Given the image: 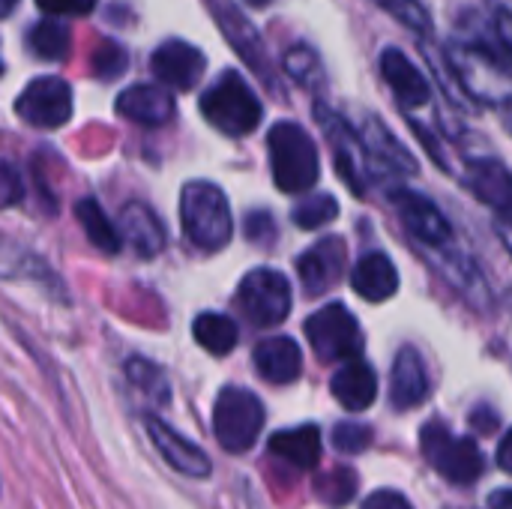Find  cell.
<instances>
[{
	"label": "cell",
	"instance_id": "13",
	"mask_svg": "<svg viewBox=\"0 0 512 509\" xmlns=\"http://www.w3.org/2000/svg\"><path fill=\"white\" fill-rule=\"evenodd\" d=\"M315 117L327 135V141L333 144V162H336V171L342 174V180L351 186V192L363 195L366 192V183H363V171H360V153H363V141H360V132H354L348 126V120L336 111H330L324 102H315Z\"/></svg>",
	"mask_w": 512,
	"mask_h": 509
},
{
	"label": "cell",
	"instance_id": "16",
	"mask_svg": "<svg viewBox=\"0 0 512 509\" xmlns=\"http://www.w3.org/2000/svg\"><path fill=\"white\" fill-rule=\"evenodd\" d=\"M114 108L126 120L156 129V126H165V123L174 120L177 102H174L171 90L162 87V84H132L117 96Z\"/></svg>",
	"mask_w": 512,
	"mask_h": 509
},
{
	"label": "cell",
	"instance_id": "12",
	"mask_svg": "<svg viewBox=\"0 0 512 509\" xmlns=\"http://www.w3.org/2000/svg\"><path fill=\"white\" fill-rule=\"evenodd\" d=\"M390 201H393L402 225L408 228V234L414 240H420L423 246H435L438 249V246H447L453 240V228H450L447 216L426 195L411 192V189H393Z\"/></svg>",
	"mask_w": 512,
	"mask_h": 509
},
{
	"label": "cell",
	"instance_id": "23",
	"mask_svg": "<svg viewBox=\"0 0 512 509\" xmlns=\"http://www.w3.org/2000/svg\"><path fill=\"white\" fill-rule=\"evenodd\" d=\"M360 141L372 165H384V171H393V174H417V159L378 117L366 120Z\"/></svg>",
	"mask_w": 512,
	"mask_h": 509
},
{
	"label": "cell",
	"instance_id": "10",
	"mask_svg": "<svg viewBox=\"0 0 512 509\" xmlns=\"http://www.w3.org/2000/svg\"><path fill=\"white\" fill-rule=\"evenodd\" d=\"M15 114L36 129H60L72 117V87L57 75L33 78L18 93Z\"/></svg>",
	"mask_w": 512,
	"mask_h": 509
},
{
	"label": "cell",
	"instance_id": "41",
	"mask_svg": "<svg viewBox=\"0 0 512 509\" xmlns=\"http://www.w3.org/2000/svg\"><path fill=\"white\" fill-rule=\"evenodd\" d=\"M489 509H512V489L492 492V498H489Z\"/></svg>",
	"mask_w": 512,
	"mask_h": 509
},
{
	"label": "cell",
	"instance_id": "26",
	"mask_svg": "<svg viewBox=\"0 0 512 509\" xmlns=\"http://www.w3.org/2000/svg\"><path fill=\"white\" fill-rule=\"evenodd\" d=\"M27 51L39 60H66L69 54V27L51 15L33 21L24 33Z\"/></svg>",
	"mask_w": 512,
	"mask_h": 509
},
{
	"label": "cell",
	"instance_id": "37",
	"mask_svg": "<svg viewBox=\"0 0 512 509\" xmlns=\"http://www.w3.org/2000/svg\"><path fill=\"white\" fill-rule=\"evenodd\" d=\"M489 6H492V21L501 33V39L512 51V0H489Z\"/></svg>",
	"mask_w": 512,
	"mask_h": 509
},
{
	"label": "cell",
	"instance_id": "43",
	"mask_svg": "<svg viewBox=\"0 0 512 509\" xmlns=\"http://www.w3.org/2000/svg\"><path fill=\"white\" fill-rule=\"evenodd\" d=\"M15 3H18V0H3V9H0V12H3V18H9V15H12Z\"/></svg>",
	"mask_w": 512,
	"mask_h": 509
},
{
	"label": "cell",
	"instance_id": "9",
	"mask_svg": "<svg viewBox=\"0 0 512 509\" xmlns=\"http://www.w3.org/2000/svg\"><path fill=\"white\" fill-rule=\"evenodd\" d=\"M210 9H213V18L222 30V36L228 39V45L243 57V63L261 78L267 81V87L273 93H279V78H276V69L270 63V54H267V45L258 33V27L231 3V0H210Z\"/></svg>",
	"mask_w": 512,
	"mask_h": 509
},
{
	"label": "cell",
	"instance_id": "38",
	"mask_svg": "<svg viewBox=\"0 0 512 509\" xmlns=\"http://www.w3.org/2000/svg\"><path fill=\"white\" fill-rule=\"evenodd\" d=\"M363 509H414L411 501L393 489H381V492H372L366 501H363Z\"/></svg>",
	"mask_w": 512,
	"mask_h": 509
},
{
	"label": "cell",
	"instance_id": "11",
	"mask_svg": "<svg viewBox=\"0 0 512 509\" xmlns=\"http://www.w3.org/2000/svg\"><path fill=\"white\" fill-rule=\"evenodd\" d=\"M150 69L159 78L162 87L168 90H180L189 93L192 87H198V81L207 72V57L198 45L183 42V39H165L162 45H156V51L150 54Z\"/></svg>",
	"mask_w": 512,
	"mask_h": 509
},
{
	"label": "cell",
	"instance_id": "25",
	"mask_svg": "<svg viewBox=\"0 0 512 509\" xmlns=\"http://www.w3.org/2000/svg\"><path fill=\"white\" fill-rule=\"evenodd\" d=\"M270 453L291 462L300 471H312L321 459V429L318 426H297L276 432L270 438Z\"/></svg>",
	"mask_w": 512,
	"mask_h": 509
},
{
	"label": "cell",
	"instance_id": "6",
	"mask_svg": "<svg viewBox=\"0 0 512 509\" xmlns=\"http://www.w3.org/2000/svg\"><path fill=\"white\" fill-rule=\"evenodd\" d=\"M444 60L450 63L453 69V78H456V87L465 90L468 96H474L477 102H486V105H498L510 96V69H504L501 63H495L492 57L468 48L465 42L453 39L447 48H444Z\"/></svg>",
	"mask_w": 512,
	"mask_h": 509
},
{
	"label": "cell",
	"instance_id": "14",
	"mask_svg": "<svg viewBox=\"0 0 512 509\" xmlns=\"http://www.w3.org/2000/svg\"><path fill=\"white\" fill-rule=\"evenodd\" d=\"M465 186L492 207L504 225H512V171L501 159H468L465 162Z\"/></svg>",
	"mask_w": 512,
	"mask_h": 509
},
{
	"label": "cell",
	"instance_id": "29",
	"mask_svg": "<svg viewBox=\"0 0 512 509\" xmlns=\"http://www.w3.org/2000/svg\"><path fill=\"white\" fill-rule=\"evenodd\" d=\"M282 69L288 72V78H294L300 87L306 90H318L324 87L327 75H324V63H321V54L306 45V42H297L291 45L285 54H282Z\"/></svg>",
	"mask_w": 512,
	"mask_h": 509
},
{
	"label": "cell",
	"instance_id": "27",
	"mask_svg": "<svg viewBox=\"0 0 512 509\" xmlns=\"http://www.w3.org/2000/svg\"><path fill=\"white\" fill-rule=\"evenodd\" d=\"M75 216H78V222H81L87 240H90L99 252H105V255H117V252H120V246H123L120 228L111 225V219L105 216V210H102L99 201L81 198V201L75 204Z\"/></svg>",
	"mask_w": 512,
	"mask_h": 509
},
{
	"label": "cell",
	"instance_id": "2",
	"mask_svg": "<svg viewBox=\"0 0 512 509\" xmlns=\"http://www.w3.org/2000/svg\"><path fill=\"white\" fill-rule=\"evenodd\" d=\"M180 225L192 246L204 252L225 249L234 237V216L225 192L210 180H192L180 195Z\"/></svg>",
	"mask_w": 512,
	"mask_h": 509
},
{
	"label": "cell",
	"instance_id": "21",
	"mask_svg": "<svg viewBox=\"0 0 512 509\" xmlns=\"http://www.w3.org/2000/svg\"><path fill=\"white\" fill-rule=\"evenodd\" d=\"M120 237L138 258H156L165 249V228L144 201H129L120 210Z\"/></svg>",
	"mask_w": 512,
	"mask_h": 509
},
{
	"label": "cell",
	"instance_id": "40",
	"mask_svg": "<svg viewBox=\"0 0 512 509\" xmlns=\"http://www.w3.org/2000/svg\"><path fill=\"white\" fill-rule=\"evenodd\" d=\"M498 465H501V471H507L512 477V429L504 435V441L498 444Z\"/></svg>",
	"mask_w": 512,
	"mask_h": 509
},
{
	"label": "cell",
	"instance_id": "24",
	"mask_svg": "<svg viewBox=\"0 0 512 509\" xmlns=\"http://www.w3.org/2000/svg\"><path fill=\"white\" fill-rule=\"evenodd\" d=\"M330 390L345 411H366L378 399V375L369 363L351 360L333 375Z\"/></svg>",
	"mask_w": 512,
	"mask_h": 509
},
{
	"label": "cell",
	"instance_id": "15",
	"mask_svg": "<svg viewBox=\"0 0 512 509\" xmlns=\"http://www.w3.org/2000/svg\"><path fill=\"white\" fill-rule=\"evenodd\" d=\"M147 432H150V441H153V447L159 450V456H162L177 474L192 477V480H204V477L213 474L210 456H207L198 444L186 441L177 429H171L168 423H162L159 417H147Z\"/></svg>",
	"mask_w": 512,
	"mask_h": 509
},
{
	"label": "cell",
	"instance_id": "8",
	"mask_svg": "<svg viewBox=\"0 0 512 509\" xmlns=\"http://www.w3.org/2000/svg\"><path fill=\"white\" fill-rule=\"evenodd\" d=\"M237 303H240L243 315L249 318V324L276 327V324H282L288 318L294 300H291V285L279 270L258 267V270H249L240 279Z\"/></svg>",
	"mask_w": 512,
	"mask_h": 509
},
{
	"label": "cell",
	"instance_id": "34",
	"mask_svg": "<svg viewBox=\"0 0 512 509\" xmlns=\"http://www.w3.org/2000/svg\"><path fill=\"white\" fill-rule=\"evenodd\" d=\"M315 492L327 504H336V507L348 504L354 498V492H357V477L348 468H336V471H330V474L315 480Z\"/></svg>",
	"mask_w": 512,
	"mask_h": 509
},
{
	"label": "cell",
	"instance_id": "44",
	"mask_svg": "<svg viewBox=\"0 0 512 509\" xmlns=\"http://www.w3.org/2000/svg\"><path fill=\"white\" fill-rule=\"evenodd\" d=\"M246 3H249L252 9H264V6H270L273 0H246Z\"/></svg>",
	"mask_w": 512,
	"mask_h": 509
},
{
	"label": "cell",
	"instance_id": "28",
	"mask_svg": "<svg viewBox=\"0 0 512 509\" xmlns=\"http://www.w3.org/2000/svg\"><path fill=\"white\" fill-rule=\"evenodd\" d=\"M192 333H195V342L216 357H225L237 348V324L228 315L201 312L192 321Z\"/></svg>",
	"mask_w": 512,
	"mask_h": 509
},
{
	"label": "cell",
	"instance_id": "22",
	"mask_svg": "<svg viewBox=\"0 0 512 509\" xmlns=\"http://www.w3.org/2000/svg\"><path fill=\"white\" fill-rule=\"evenodd\" d=\"M351 288L369 303L390 300L399 291V270L393 258L384 252H366L351 270Z\"/></svg>",
	"mask_w": 512,
	"mask_h": 509
},
{
	"label": "cell",
	"instance_id": "5",
	"mask_svg": "<svg viewBox=\"0 0 512 509\" xmlns=\"http://www.w3.org/2000/svg\"><path fill=\"white\" fill-rule=\"evenodd\" d=\"M420 450L426 462L456 486H471L483 474V453L471 438H456L441 420H432L420 432Z\"/></svg>",
	"mask_w": 512,
	"mask_h": 509
},
{
	"label": "cell",
	"instance_id": "1",
	"mask_svg": "<svg viewBox=\"0 0 512 509\" xmlns=\"http://www.w3.org/2000/svg\"><path fill=\"white\" fill-rule=\"evenodd\" d=\"M267 150H270L273 183L282 192L303 195L318 183V177H321L318 147L300 123H294V120L273 123L267 132Z\"/></svg>",
	"mask_w": 512,
	"mask_h": 509
},
{
	"label": "cell",
	"instance_id": "36",
	"mask_svg": "<svg viewBox=\"0 0 512 509\" xmlns=\"http://www.w3.org/2000/svg\"><path fill=\"white\" fill-rule=\"evenodd\" d=\"M99 0H36L45 15H90Z\"/></svg>",
	"mask_w": 512,
	"mask_h": 509
},
{
	"label": "cell",
	"instance_id": "20",
	"mask_svg": "<svg viewBox=\"0 0 512 509\" xmlns=\"http://www.w3.org/2000/svg\"><path fill=\"white\" fill-rule=\"evenodd\" d=\"M429 372L417 348H402L390 372V402L396 411H411L429 399Z\"/></svg>",
	"mask_w": 512,
	"mask_h": 509
},
{
	"label": "cell",
	"instance_id": "7",
	"mask_svg": "<svg viewBox=\"0 0 512 509\" xmlns=\"http://www.w3.org/2000/svg\"><path fill=\"white\" fill-rule=\"evenodd\" d=\"M303 330H306L312 351L324 363H351L363 351V330H360L357 318L348 312V306H342V303H330V306L318 309L306 321Z\"/></svg>",
	"mask_w": 512,
	"mask_h": 509
},
{
	"label": "cell",
	"instance_id": "17",
	"mask_svg": "<svg viewBox=\"0 0 512 509\" xmlns=\"http://www.w3.org/2000/svg\"><path fill=\"white\" fill-rule=\"evenodd\" d=\"M342 267H345V243L339 237H324L321 243H315L297 258V276L309 297L330 291L339 282Z\"/></svg>",
	"mask_w": 512,
	"mask_h": 509
},
{
	"label": "cell",
	"instance_id": "30",
	"mask_svg": "<svg viewBox=\"0 0 512 509\" xmlns=\"http://www.w3.org/2000/svg\"><path fill=\"white\" fill-rule=\"evenodd\" d=\"M126 375H129V381H132L144 396H150L156 405H168V402H171L168 378H165V372H162L159 366H153L150 360H138V357L129 360Z\"/></svg>",
	"mask_w": 512,
	"mask_h": 509
},
{
	"label": "cell",
	"instance_id": "39",
	"mask_svg": "<svg viewBox=\"0 0 512 509\" xmlns=\"http://www.w3.org/2000/svg\"><path fill=\"white\" fill-rule=\"evenodd\" d=\"M24 198V186H21V177H18V171L6 162L3 165V204L6 207H12L15 201H21Z\"/></svg>",
	"mask_w": 512,
	"mask_h": 509
},
{
	"label": "cell",
	"instance_id": "19",
	"mask_svg": "<svg viewBox=\"0 0 512 509\" xmlns=\"http://www.w3.org/2000/svg\"><path fill=\"white\" fill-rule=\"evenodd\" d=\"M252 363H255V372L267 384L285 387V384H294L300 378V372H303V351L288 336H270V339H261L255 345Z\"/></svg>",
	"mask_w": 512,
	"mask_h": 509
},
{
	"label": "cell",
	"instance_id": "33",
	"mask_svg": "<svg viewBox=\"0 0 512 509\" xmlns=\"http://www.w3.org/2000/svg\"><path fill=\"white\" fill-rule=\"evenodd\" d=\"M339 216V201L333 195H306L294 207V222L300 228H321Z\"/></svg>",
	"mask_w": 512,
	"mask_h": 509
},
{
	"label": "cell",
	"instance_id": "31",
	"mask_svg": "<svg viewBox=\"0 0 512 509\" xmlns=\"http://www.w3.org/2000/svg\"><path fill=\"white\" fill-rule=\"evenodd\" d=\"M372 3L381 6L387 15H393L399 24H405L408 30H414L420 36H429L435 30L432 12L420 0H372Z\"/></svg>",
	"mask_w": 512,
	"mask_h": 509
},
{
	"label": "cell",
	"instance_id": "3",
	"mask_svg": "<svg viewBox=\"0 0 512 509\" xmlns=\"http://www.w3.org/2000/svg\"><path fill=\"white\" fill-rule=\"evenodd\" d=\"M198 105H201L204 120L213 129H219L222 135H228V138H240V135L255 132L261 126V117H264V108H261L258 93L234 69H225L201 93V102Z\"/></svg>",
	"mask_w": 512,
	"mask_h": 509
},
{
	"label": "cell",
	"instance_id": "32",
	"mask_svg": "<svg viewBox=\"0 0 512 509\" xmlns=\"http://www.w3.org/2000/svg\"><path fill=\"white\" fill-rule=\"evenodd\" d=\"M126 69H129V54H126V48H123L120 42L102 39V42L93 48V54H90V72H93L96 78L114 81V78H120Z\"/></svg>",
	"mask_w": 512,
	"mask_h": 509
},
{
	"label": "cell",
	"instance_id": "42",
	"mask_svg": "<svg viewBox=\"0 0 512 509\" xmlns=\"http://www.w3.org/2000/svg\"><path fill=\"white\" fill-rule=\"evenodd\" d=\"M498 234L504 237V243L510 246V252H512V225H501V228H498Z\"/></svg>",
	"mask_w": 512,
	"mask_h": 509
},
{
	"label": "cell",
	"instance_id": "35",
	"mask_svg": "<svg viewBox=\"0 0 512 509\" xmlns=\"http://www.w3.org/2000/svg\"><path fill=\"white\" fill-rule=\"evenodd\" d=\"M372 444V429L369 426H360V423H339L336 432H333V447L339 453H360Z\"/></svg>",
	"mask_w": 512,
	"mask_h": 509
},
{
	"label": "cell",
	"instance_id": "4",
	"mask_svg": "<svg viewBox=\"0 0 512 509\" xmlns=\"http://www.w3.org/2000/svg\"><path fill=\"white\" fill-rule=\"evenodd\" d=\"M264 405L255 393L243 387H225L216 396L213 408V432L222 450L228 453H246L258 444L264 432Z\"/></svg>",
	"mask_w": 512,
	"mask_h": 509
},
{
	"label": "cell",
	"instance_id": "18",
	"mask_svg": "<svg viewBox=\"0 0 512 509\" xmlns=\"http://www.w3.org/2000/svg\"><path fill=\"white\" fill-rule=\"evenodd\" d=\"M381 75L390 84V90L399 99V105L423 108V105L432 102V87H429L426 75L411 63V57L402 48L390 45V48L381 51Z\"/></svg>",
	"mask_w": 512,
	"mask_h": 509
}]
</instances>
